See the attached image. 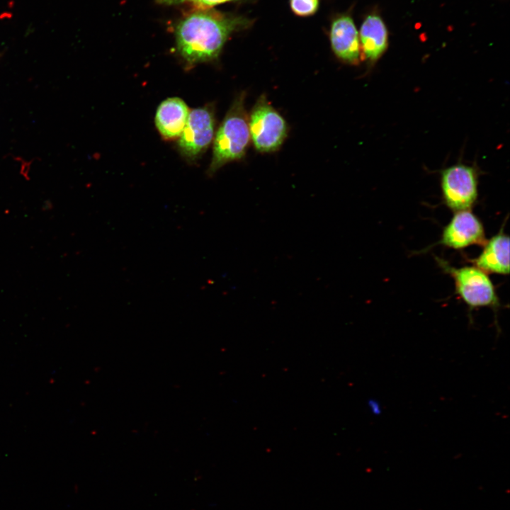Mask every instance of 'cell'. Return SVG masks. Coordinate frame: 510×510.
<instances>
[{"label":"cell","instance_id":"8fae6325","mask_svg":"<svg viewBox=\"0 0 510 510\" xmlns=\"http://www.w3.org/2000/svg\"><path fill=\"white\" fill-rule=\"evenodd\" d=\"M358 36L363 55L370 63L376 62L387 47V29L382 18L376 13L368 14L364 18Z\"/></svg>","mask_w":510,"mask_h":510},{"label":"cell","instance_id":"5bb4252c","mask_svg":"<svg viewBox=\"0 0 510 510\" xmlns=\"http://www.w3.org/2000/svg\"><path fill=\"white\" fill-rule=\"evenodd\" d=\"M52 205L51 203H45L42 205V210H43V211H50V210H52Z\"/></svg>","mask_w":510,"mask_h":510},{"label":"cell","instance_id":"ba28073f","mask_svg":"<svg viewBox=\"0 0 510 510\" xmlns=\"http://www.w3.org/2000/svg\"><path fill=\"white\" fill-rule=\"evenodd\" d=\"M329 38L332 50L341 61L356 64L361 59L358 31L348 13L335 15L330 23Z\"/></svg>","mask_w":510,"mask_h":510},{"label":"cell","instance_id":"277c9868","mask_svg":"<svg viewBox=\"0 0 510 510\" xmlns=\"http://www.w3.org/2000/svg\"><path fill=\"white\" fill-rule=\"evenodd\" d=\"M250 138L259 152L278 150L288 135L284 118L271 106L264 95L254 104L248 117Z\"/></svg>","mask_w":510,"mask_h":510},{"label":"cell","instance_id":"8992f818","mask_svg":"<svg viewBox=\"0 0 510 510\" xmlns=\"http://www.w3.org/2000/svg\"><path fill=\"white\" fill-rule=\"evenodd\" d=\"M215 116L210 106L190 110L185 128L178 138V148L188 160L200 157L213 141Z\"/></svg>","mask_w":510,"mask_h":510},{"label":"cell","instance_id":"7a4b0ae2","mask_svg":"<svg viewBox=\"0 0 510 510\" xmlns=\"http://www.w3.org/2000/svg\"><path fill=\"white\" fill-rule=\"evenodd\" d=\"M245 97V93L242 92L235 98L215 134L212 157L208 169L209 176L246 154L251 138Z\"/></svg>","mask_w":510,"mask_h":510},{"label":"cell","instance_id":"52a82bcc","mask_svg":"<svg viewBox=\"0 0 510 510\" xmlns=\"http://www.w3.org/2000/svg\"><path fill=\"white\" fill-rule=\"evenodd\" d=\"M484 229L480 219L470 210L455 212L443 228L438 244L459 250L486 242Z\"/></svg>","mask_w":510,"mask_h":510},{"label":"cell","instance_id":"9c48e42d","mask_svg":"<svg viewBox=\"0 0 510 510\" xmlns=\"http://www.w3.org/2000/svg\"><path fill=\"white\" fill-rule=\"evenodd\" d=\"M486 273L508 275L509 273V237L502 229L487 240L482 253L470 261Z\"/></svg>","mask_w":510,"mask_h":510},{"label":"cell","instance_id":"7c38bea8","mask_svg":"<svg viewBox=\"0 0 510 510\" xmlns=\"http://www.w3.org/2000/svg\"><path fill=\"white\" fill-rule=\"evenodd\" d=\"M293 13L300 17L314 15L319 8V0H289Z\"/></svg>","mask_w":510,"mask_h":510},{"label":"cell","instance_id":"5b68a950","mask_svg":"<svg viewBox=\"0 0 510 510\" xmlns=\"http://www.w3.org/2000/svg\"><path fill=\"white\" fill-rule=\"evenodd\" d=\"M477 183L473 166L457 164L443 169L441 187L444 203L454 212L470 210L477 199Z\"/></svg>","mask_w":510,"mask_h":510},{"label":"cell","instance_id":"3957f363","mask_svg":"<svg viewBox=\"0 0 510 510\" xmlns=\"http://www.w3.org/2000/svg\"><path fill=\"white\" fill-rule=\"evenodd\" d=\"M438 266L453 279L455 293L470 310L499 305L494 286L487 273L475 266L453 267L436 258Z\"/></svg>","mask_w":510,"mask_h":510},{"label":"cell","instance_id":"6da1fadb","mask_svg":"<svg viewBox=\"0 0 510 510\" xmlns=\"http://www.w3.org/2000/svg\"><path fill=\"white\" fill-rule=\"evenodd\" d=\"M254 22L244 15L197 8L176 26L177 50L191 66L214 60L232 34L249 29Z\"/></svg>","mask_w":510,"mask_h":510},{"label":"cell","instance_id":"30bf717a","mask_svg":"<svg viewBox=\"0 0 510 510\" xmlns=\"http://www.w3.org/2000/svg\"><path fill=\"white\" fill-rule=\"evenodd\" d=\"M189 109L186 103L178 97L168 98L158 106L155 114V125L165 140L179 137L187 123Z\"/></svg>","mask_w":510,"mask_h":510},{"label":"cell","instance_id":"4fadbf2b","mask_svg":"<svg viewBox=\"0 0 510 510\" xmlns=\"http://www.w3.org/2000/svg\"><path fill=\"white\" fill-rule=\"evenodd\" d=\"M159 4L164 5H179L181 4H193L197 8H210L212 6L227 3V2H240L246 0H156Z\"/></svg>","mask_w":510,"mask_h":510}]
</instances>
